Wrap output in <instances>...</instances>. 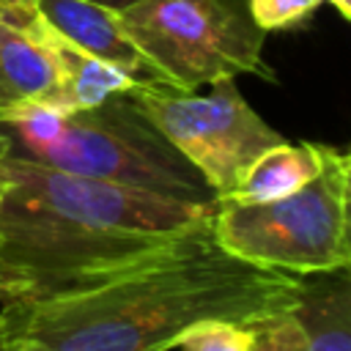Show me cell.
<instances>
[{
  "label": "cell",
  "mask_w": 351,
  "mask_h": 351,
  "mask_svg": "<svg viewBox=\"0 0 351 351\" xmlns=\"http://www.w3.org/2000/svg\"><path fill=\"white\" fill-rule=\"evenodd\" d=\"M299 277L228 255L200 222L90 282L36 299L19 337L38 351H170L200 321L266 326L291 313Z\"/></svg>",
  "instance_id": "1"
},
{
  "label": "cell",
  "mask_w": 351,
  "mask_h": 351,
  "mask_svg": "<svg viewBox=\"0 0 351 351\" xmlns=\"http://www.w3.org/2000/svg\"><path fill=\"white\" fill-rule=\"evenodd\" d=\"M192 203L85 178L0 151V252L30 274L38 299L90 282L208 222Z\"/></svg>",
  "instance_id": "2"
},
{
  "label": "cell",
  "mask_w": 351,
  "mask_h": 351,
  "mask_svg": "<svg viewBox=\"0 0 351 351\" xmlns=\"http://www.w3.org/2000/svg\"><path fill=\"white\" fill-rule=\"evenodd\" d=\"M0 126L14 151L38 165L178 200L214 203L203 176L126 93L77 112L16 101L5 110Z\"/></svg>",
  "instance_id": "3"
},
{
  "label": "cell",
  "mask_w": 351,
  "mask_h": 351,
  "mask_svg": "<svg viewBox=\"0 0 351 351\" xmlns=\"http://www.w3.org/2000/svg\"><path fill=\"white\" fill-rule=\"evenodd\" d=\"M351 159L324 145L315 178L269 203L217 200L214 241L233 258L293 277L348 269L351 263Z\"/></svg>",
  "instance_id": "4"
},
{
  "label": "cell",
  "mask_w": 351,
  "mask_h": 351,
  "mask_svg": "<svg viewBox=\"0 0 351 351\" xmlns=\"http://www.w3.org/2000/svg\"><path fill=\"white\" fill-rule=\"evenodd\" d=\"M154 80L197 90L241 74L274 82L266 33L225 0H137L115 11Z\"/></svg>",
  "instance_id": "5"
},
{
  "label": "cell",
  "mask_w": 351,
  "mask_h": 351,
  "mask_svg": "<svg viewBox=\"0 0 351 351\" xmlns=\"http://www.w3.org/2000/svg\"><path fill=\"white\" fill-rule=\"evenodd\" d=\"M126 96L203 176L214 203L230 195L255 156L285 140L247 104L233 80H217L208 93H197L148 77Z\"/></svg>",
  "instance_id": "6"
},
{
  "label": "cell",
  "mask_w": 351,
  "mask_h": 351,
  "mask_svg": "<svg viewBox=\"0 0 351 351\" xmlns=\"http://www.w3.org/2000/svg\"><path fill=\"white\" fill-rule=\"evenodd\" d=\"M0 93L8 107L16 101H36L63 110L60 74L49 47V25L38 14L36 3L0 5Z\"/></svg>",
  "instance_id": "7"
},
{
  "label": "cell",
  "mask_w": 351,
  "mask_h": 351,
  "mask_svg": "<svg viewBox=\"0 0 351 351\" xmlns=\"http://www.w3.org/2000/svg\"><path fill=\"white\" fill-rule=\"evenodd\" d=\"M36 8L55 33H60L66 41H71L82 52L137 80L151 77L137 47L129 41L123 27L118 25L115 11L88 0H36Z\"/></svg>",
  "instance_id": "8"
},
{
  "label": "cell",
  "mask_w": 351,
  "mask_h": 351,
  "mask_svg": "<svg viewBox=\"0 0 351 351\" xmlns=\"http://www.w3.org/2000/svg\"><path fill=\"white\" fill-rule=\"evenodd\" d=\"M299 351H351V277L348 269L299 277L288 313Z\"/></svg>",
  "instance_id": "9"
},
{
  "label": "cell",
  "mask_w": 351,
  "mask_h": 351,
  "mask_svg": "<svg viewBox=\"0 0 351 351\" xmlns=\"http://www.w3.org/2000/svg\"><path fill=\"white\" fill-rule=\"evenodd\" d=\"M324 162V145L321 143H291L282 140L271 148H266L261 156L252 159V165L241 173L236 186L228 197L230 203H269L280 200L299 186H304Z\"/></svg>",
  "instance_id": "10"
},
{
  "label": "cell",
  "mask_w": 351,
  "mask_h": 351,
  "mask_svg": "<svg viewBox=\"0 0 351 351\" xmlns=\"http://www.w3.org/2000/svg\"><path fill=\"white\" fill-rule=\"evenodd\" d=\"M49 47H52V58H55V66L60 74L63 110L66 112L96 107V104L107 101L110 96L132 93L134 85L140 82L137 77L82 52L80 47L66 41L52 27H49Z\"/></svg>",
  "instance_id": "11"
},
{
  "label": "cell",
  "mask_w": 351,
  "mask_h": 351,
  "mask_svg": "<svg viewBox=\"0 0 351 351\" xmlns=\"http://www.w3.org/2000/svg\"><path fill=\"white\" fill-rule=\"evenodd\" d=\"M36 299L38 291L30 274L0 252V351H5L19 337L22 321Z\"/></svg>",
  "instance_id": "12"
},
{
  "label": "cell",
  "mask_w": 351,
  "mask_h": 351,
  "mask_svg": "<svg viewBox=\"0 0 351 351\" xmlns=\"http://www.w3.org/2000/svg\"><path fill=\"white\" fill-rule=\"evenodd\" d=\"M255 329L230 321H200L181 332L176 348L181 351H250Z\"/></svg>",
  "instance_id": "13"
},
{
  "label": "cell",
  "mask_w": 351,
  "mask_h": 351,
  "mask_svg": "<svg viewBox=\"0 0 351 351\" xmlns=\"http://www.w3.org/2000/svg\"><path fill=\"white\" fill-rule=\"evenodd\" d=\"M324 0H250V19L263 30H288L315 14Z\"/></svg>",
  "instance_id": "14"
},
{
  "label": "cell",
  "mask_w": 351,
  "mask_h": 351,
  "mask_svg": "<svg viewBox=\"0 0 351 351\" xmlns=\"http://www.w3.org/2000/svg\"><path fill=\"white\" fill-rule=\"evenodd\" d=\"M250 351H299L296 324L291 315H282L266 326L255 329V343Z\"/></svg>",
  "instance_id": "15"
},
{
  "label": "cell",
  "mask_w": 351,
  "mask_h": 351,
  "mask_svg": "<svg viewBox=\"0 0 351 351\" xmlns=\"http://www.w3.org/2000/svg\"><path fill=\"white\" fill-rule=\"evenodd\" d=\"M88 3L104 5V8H110V11H123V8H129V5L137 3V0H88Z\"/></svg>",
  "instance_id": "16"
},
{
  "label": "cell",
  "mask_w": 351,
  "mask_h": 351,
  "mask_svg": "<svg viewBox=\"0 0 351 351\" xmlns=\"http://www.w3.org/2000/svg\"><path fill=\"white\" fill-rule=\"evenodd\" d=\"M329 5H332L343 19H348V16H351V0H329Z\"/></svg>",
  "instance_id": "17"
},
{
  "label": "cell",
  "mask_w": 351,
  "mask_h": 351,
  "mask_svg": "<svg viewBox=\"0 0 351 351\" xmlns=\"http://www.w3.org/2000/svg\"><path fill=\"white\" fill-rule=\"evenodd\" d=\"M5 351H38V348H36V346H30L27 340H22V337H16V340H14V343H11V346H8Z\"/></svg>",
  "instance_id": "18"
},
{
  "label": "cell",
  "mask_w": 351,
  "mask_h": 351,
  "mask_svg": "<svg viewBox=\"0 0 351 351\" xmlns=\"http://www.w3.org/2000/svg\"><path fill=\"white\" fill-rule=\"evenodd\" d=\"M19 3H36V0H0V5H19Z\"/></svg>",
  "instance_id": "19"
},
{
  "label": "cell",
  "mask_w": 351,
  "mask_h": 351,
  "mask_svg": "<svg viewBox=\"0 0 351 351\" xmlns=\"http://www.w3.org/2000/svg\"><path fill=\"white\" fill-rule=\"evenodd\" d=\"M5 110H8V104H5V99H3V93H0V121H3V115H5Z\"/></svg>",
  "instance_id": "20"
}]
</instances>
